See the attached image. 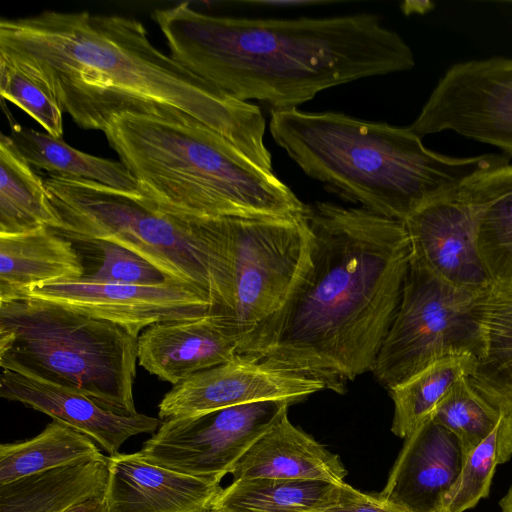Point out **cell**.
I'll use <instances>...</instances> for the list:
<instances>
[{"label":"cell","instance_id":"6da1fadb","mask_svg":"<svg viewBox=\"0 0 512 512\" xmlns=\"http://www.w3.org/2000/svg\"><path fill=\"white\" fill-rule=\"evenodd\" d=\"M0 53L39 75L83 129L104 131L123 113L183 112L272 172L261 109L222 91L157 49L135 18L52 10L2 18Z\"/></svg>","mask_w":512,"mask_h":512},{"label":"cell","instance_id":"7a4b0ae2","mask_svg":"<svg viewBox=\"0 0 512 512\" xmlns=\"http://www.w3.org/2000/svg\"><path fill=\"white\" fill-rule=\"evenodd\" d=\"M311 264L248 354L272 359L342 393L372 372L412 256L403 221L362 207L308 205Z\"/></svg>","mask_w":512,"mask_h":512},{"label":"cell","instance_id":"3957f363","mask_svg":"<svg viewBox=\"0 0 512 512\" xmlns=\"http://www.w3.org/2000/svg\"><path fill=\"white\" fill-rule=\"evenodd\" d=\"M151 17L176 62L233 97L265 102L272 110L415 65L403 38L370 13L246 19L204 14L181 2Z\"/></svg>","mask_w":512,"mask_h":512},{"label":"cell","instance_id":"277c9868","mask_svg":"<svg viewBox=\"0 0 512 512\" xmlns=\"http://www.w3.org/2000/svg\"><path fill=\"white\" fill-rule=\"evenodd\" d=\"M274 141L311 178L378 215L404 221L485 170L502 154L456 158L428 149L409 127L342 113L271 110Z\"/></svg>","mask_w":512,"mask_h":512},{"label":"cell","instance_id":"5b68a950","mask_svg":"<svg viewBox=\"0 0 512 512\" xmlns=\"http://www.w3.org/2000/svg\"><path fill=\"white\" fill-rule=\"evenodd\" d=\"M103 132L142 196L163 211L195 218L307 213L273 172L189 115L123 113Z\"/></svg>","mask_w":512,"mask_h":512},{"label":"cell","instance_id":"8992f818","mask_svg":"<svg viewBox=\"0 0 512 512\" xmlns=\"http://www.w3.org/2000/svg\"><path fill=\"white\" fill-rule=\"evenodd\" d=\"M44 184L66 238L121 245L157 267L168 279L192 286L223 316L230 303V267L224 217L175 215L142 194L99 183L47 177Z\"/></svg>","mask_w":512,"mask_h":512},{"label":"cell","instance_id":"52a82bcc","mask_svg":"<svg viewBox=\"0 0 512 512\" xmlns=\"http://www.w3.org/2000/svg\"><path fill=\"white\" fill-rule=\"evenodd\" d=\"M138 337L62 304L0 302V366L81 393L106 410L137 415Z\"/></svg>","mask_w":512,"mask_h":512},{"label":"cell","instance_id":"ba28073f","mask_svg":"<svg viewBox=\"0 0 512 512\" xmlns=\"http://www.w3.org/2000/svg\"><path fill=\"white\" fill-rule=\"evenodd\" d=\"M307 213L299 217H224L230 303L223 317L250 354L308 271L314 238Z\"/></svg>","mask_w":512,"mask_h":512},{"label":"cell","instance_id":"9c48e42d","mask_svg":"<svg viewBox=\"0 0 512 512\" xmlns=\"http://www.w3.org/2000/svg\"><path fill=\"white\" fill-rule=\"evenodd\" d=\"M485 291V290H484ZM484 291L455 286L411 256L400 300L372 372L391 389L449 356L483 352Z\"/></svg>","mask_w":512,"mask_h":512},{"label":"cell","instance_id":"30bf717a","mask_svg":"<svg viewBox=\"0 0 512 512\" xmlns=\"http://www.w3.org/2000/svg\"><path fill=\"white\" fill-rule=\"evenodd\" d=\"M291 403L268 400L170 418L139 451L149 463L220 480L287 414Z\"/></svg>","mask_w":512,"mask_h":512},{"label":"cell","instance_id":"8fae6325","mask_svg":"<svg viewBox=\"0 0 512 512\" xmlns=\"http://www.w3.org/2000/svg\"><path fill=\"white\" fill-rule=\"evenodd\" d=\"M409 129L421 138L452 131L512 156V58L454 64Z\"/></svg>","mask_w":512,"mask_h":512},{"label":"cell","instance_id":"7c38bea8","mask_svg":"<svg viewBox=\"0 0 512 512\" xmlns=\"http://www.w3.org/2000/svg\"><path fill=\"white\" fill-rule=\"evenodd\" d=\"M486 204L475 175L458 189L416 210L403 221L412 258L455 286L486 290L492 279L478 248Z\"/></svg>","mask_w":512,"mask_h":512},{"label":"cell","instance_id":"4fadbf2b","mask_svg":"<svg viewBox=\"0 0 512 512\" xmlns=\"http://www.w3.org/2000/svg\"><path fill=\"white\" fill-rule=\"evenodd\" d=\"M324 389L322 380L272 359L238 354L173 385L159 403L158 415L166 420L268 400L292 404Z\"/></svg>","mask_w":512,"mask_h":512},{"label":"cell","instance_id":"5bb4252c","mask_svg":"<svg viewBox=\"0 0 512 512\" xmlns=\"http://www.w3.org/2000/svg\"><path fill=\"white\" fill-rule=\"evenodd\" d=\"M22 298L62 304L114 322L136 337L154 324L196 319L213 314L214 309L207 295L173 281L160 285H134L80 278L34 288Z\"/></svg>","mask_w":512,"mask_h":512},{"label":"cell","instance_id":"9a60e30c","mask_svg":"<svg viewBox=\"0 0 512 512\" xmlns=\"http://www.w3.org/2000/svg\"><path fill=\"white\" fill-rule=\"evenodd\" d=\"M463 461L456 436L430 417L405 438L380 496L408 512H442Z\"/></svg>","mask_w":512,"mask_h":512},{"label":"cell","instance_id":"2e32d148","mask_svg":"<svg viewBox=\"0 0 512 512\" xmlns=\"http://www.w3.org/2000/svg\"><path fill=\"white\" fill-rule=\"evenodd\" d=\"M108 512H206L221 493L220 480L147 462L140 454L108 456Z\"/></svg>","mask_w":512,"mask_h":512},{"label":"cell","instance_id":"e0dca14e","mask_svg":"<svg viewBox=\"0 0 512 512\" xmlns=\"http://www.w3.org/2000/svg\"><path fill=\"white\" fill-rule=\"evenodd\" d=\"M238 354L237 337L214 314L157 323L138 336L139 365L172 385Z\"/></svg>","mask_w":512,"mask_h":512},{"label":"cell","instance_id":"ac0fdd59","mask_svg":"<svg viewBox=\"0 0 512 512\" xmlns=\"http://www.w3.org/2000/svg\"><path fill=\"white\" fill-rule=\"evenodd\" d=\"M0 396L40 411L98 443L109 456L119 453L129 438L158 430L160 418L138 413L123 416L72 390L2 369Z\"/></svg>","mask_w":512,"mask_h":512},{"label":"cell","instance_id":"d6986e66","mask_svg":"<svg viewBox=\"0 0 512 512\" xmlns=\"http://www.w3.org/2000/svg\"><path fill=\"white\" fill-rule=\"evenodd\" d=\"M233 481L271 478L344 483L347 471L338 455L295 427L284 415L230 471Z\"/></svg>","mask_w":512,"mask_h":512},{"label":"cell","instance_id":"ffe728a7","mask_svg":"<svg viewBox=\"0 0 512 512\" xmlns=\"http://www.w3.org/2000/svg\"><path fill=\"white\" fill-rule=\"evenodd\" d=\"M81 256L71 240L50 228L0 235V302L46 284L80 279Z\"/></svg>","mask_w":512,"mask_h":512},{"label":"cell","instance_id":"44dd1931","mask_svg":"<svg viewBox=\"0 0 512 512\" xmlns=\"http://www.w3.org/2000/svg\"><path fill=\"white\" fill-rule=\"evenodd\" d=\"M108 457L60 467L0 485V512H65L105 496Z\"/></svg>","mask_w":512,"mask_h":512},{"label":"cell","instance_id":"7402d4cb","mask_svg":"<svg viewBox=\"0 0 512 512\" xmlns=\"http://www.w3.org/2000/svg\"><path fill=\"white\" fill-rule=\"evenodd\" d=\"M483 352L470 380L498 411L512 416V280L492 282L481 298Z\"/></svg>","mask_w":512,"mask_h":512},{"label":"cell","instance_id":"603a6c76","mask_svg":"<svg viewBox=\"0 0 512 512\" xmlns=\"http://www.w3.org/2000/svg\"><path fill=\"white\" fill-rule=\"evenodd\" d=\"M9 136L36 172L44 171L48 177L86 180L141 194L137 180L121 161L82 152L62 138L18 123L11 125Z\"/></svg>","mask_w":512,"mask_h":512},{"label":"cell","instance_id":"cb8c5ba5","mask_svg":"<svg viewBox=\"0 0 512 512\" xmlns=\"http://www.w3.org/2000/svg\"><path fill=\"white\" fill-rule=\"evenodd\" d=\"M60 227L44 180L22 156L11 137L1 133L0 235Z\"/></svg>","mask_w":512,"mask_h":512},{"label":"cell","instance_id":"d4e9b609","mask_svg":"<svg viewBox=\"0 0 512 512\" xmlns=\"http://www.w3.org/2000/svg\"><path fill=\"white\" fill-rule=\"evenodd\" d=\"M106 457L90 437L53 420L31 439L0 446V485L44 471Z\"/></svg>","mask_w":512,"mask_h":512},{"label":"cell","instance_id":"484cf974","mask_svg":"<svg viewBox=\"0 0 512 512\" xmlns=\"http://www.w3.org/2000/svg\"><path fill=\"white\" fill-rule=\"evenodd\" d=\"M338 488L319 480L240 479L222 489L213 506L236 512H321L336 501Z\"/></svg>","mask_w":512,"mask_h":512},{"label":"cell","instance_id":"4316f807","mask_svg":"<svg viewBox=\"0 0 512 512\" xmlns=\"http://www.w3.org/2000/svg\"><path fill=\"white\" fill-rule=\"evenodd\" d=\"M476 361L471 354L445 357L389 389L394 403L392 432L401 438L408 437L432 416L459 379L473 373Z\"/></svg>","mask_w":512,"mask_h":512},{"label":"cell","instance_id":"83f0119b","mask_svg":"<svg viewBox=\"0 0 512 512\" xmlns=\"http://www.w3.org/2000/svg\"><path fill=\"white\" fill-rule=\"evenodd\" d=\"M487 204L478 233V248L492 282L512 280V164L478 174Z\"/></svg>","mask_w":512,"mask_h":512},{"label":"cell","instance_id":"f1b7e54d","mask_svg":"<svg viewBox=\"0 0 512 512\" xmlns=\"http://www.w3.org/2000/svg\"><path fill=\"white\" fill-rule=\"evenodd\" d=\"M512 458V416L501 413L491 433L465 457L442 512H465L489 496L495 469Z\"/></svg>","mask_w":512,"mask_h":512},{"label":"cell","instance_id":"f546056e","mask_svg":"<svg viewBox=\"0 0 512 512\" xmlns=\"http://www.w3.org/2000/svg\"><path fill=\"white\" fill-rule=\"evenodd\" d=\"M501 412L473 386L470 376L459 379L435 409L431 418L453 433L464 457L494 429Z\"/></svg>","mask_w":512,"mask_h":512},{"label":"cell","instance_id":"4dcf8cb0","mask_svg":"<svg viewBox=\"0 0 512 512\" xmlns=\"http://www.w3.org/2000/svg\"><path fill=\"white\" fill-rule=\"evenodd\" d=\"M0 93L46 133L62 138L64 110L55 94L30 67L4 53H0Z\"/></svg>","mask_w":512,"mask_h":512},{"label":"cell","instance_id":"1f68e13d","mask_svg":"<svg viewBox=\"0 0 512 512\" xmlns=\"http://www.w3.org/2000/svg\"><path fill=\"white\" fill-rule=\"evenodd\" d=\"M68 239L74 245L96 253V269L86 272L81 277L83 279L134 285H160L172 281L152 263L121 245L100 239Z\"/></svg>","mask_w":512,"mask_h":512},{"label":"cell","instance_id":"d6a6232c","mask_svg":"<svg viewBox=\"0 0 512 512\" xmlns=\"http://www.w3.org/2000/svg\"><path fill=\"white\" fill-rule=\"evenodd\" d=\"M321 512H408L379 495L362 493L345 482L336 501Z\"/></svg>","mask_w":512,"mask_h":512},{"label":"cell","instance_id":"836d02e7","mask_svg":"<svg viewBox=\"0 0 512 512\" xmlns=\"http://www.w3.org/2000/svg\"><path fill=\"white\" fill-rule=\"evenodd\" d=\"M326 0H254L248 1L249 4L264 5L274 8H295L302 6L318 5L329 3Z\"/></svg>","mask_w":512,"mask_h":512},{"label":"cell","instance_id":"e575fe53","mask_svg":"<svg viewBox=\"0 0 512 512\" xmlns=\"http://www.w3.org/2000/svg\"><path fill=\"white\" fill-rule=\"evenodd\" d=\"M65 512H108L105 496L103 497H92L81 501Z\"/></svg>","mask_w":512,"mask_h":512},{"label":"cell","instance_id":"d590c367","mask_svg":"<svg viewBox=\"0 0 512 512\" xmlns=\"http://www.w3.org/2000/svg\"><path fill=\"white\" fill-rule=\"evenodd\" d=\"M501 512H512V485L507 493L499 501Z\"/></svg>","mask_w":512,"mask_h":512},{"label":"cell","instance_id":"8d00e7d4","mask_svg":"<svg viewBox=\"0 0 512 512\" xmlns=\"http://www.w3.org/2000/svg\"><path fill=\"white\" fill-rule=\"evenodd\" d=\"M206 512H236V511H233V510H230V509H227V508H223V507H211L209 510H207Z\"/></svg>","mask_w":512,"mask_h":512}]
</instances>
